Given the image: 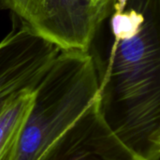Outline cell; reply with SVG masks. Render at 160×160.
<instances>
[{
  "label": "cell",
  "instance_id": "obj_5",
  "mask_svg": "<svg viewBox=\"0 0 160 160\" xmlns=\"http://www.w3.org/2000/svg\"><path fill=\"white\" fill-rule=\"evenodd\" d=\"M37 160H141L102 120L98 98Z\"/></svg>",
  "mask_w": 160,
  "mask_h": 160
},
{
  "label": "cell",
  "instance_id": "obj_2",
  "mask_svg": "<svg viewBox=\"0 0 160 160\" xmlns=\"http://www.w3.org/2000/svg\"><path fill=\"white\" fill-rule=\"evenodd\" d=\"M89 52L60 51L34 89L14 160H37L98 98Z\"/></svg>",
  "mask_w": 160,
  "mask_h": 160
},
{
  "label": "cell",
  "instance_id": "obj_3",
  "mask_svg": "<svg viewBox=\"0 0 160 160\" xmlns=\"http://www.w3.org/2000/svg\"><path fill=\"white\" fill-rule=\"evenodd\" d=\"M22 23L61 51L87 52L107 8L92 0H0Z\"/></svg>",
  "mask_w": 160,
  "mask_h": 160
},
{
  "label": "cell",
  "instance_id": "obj_6",
  "mask_svg": "<svg viewBox=\"0 0 160 160\" xmlns=\"http://www.w3.org/2000/svg\"><path fill=\"white\" fill-rule=\"evenodd\" d=\"M34 89L19 92L0 110V160H14L29 113Z\"/></svg>",
  "mask_w": 160,
  "mask_h": 160
},
{
  "label": "cell",
  "instance_id": "obj_4",
  "mask_svg": "<svg viewBox=\"0 0 160 160\" xmlns=\"http://www.w3.org/2000/svg\"><path fill=\"white\" fill-rule=\"evenodd\" d=\"M24 24L0 41V110L14 95L35 89L60 52Z\"/></svg>",
  "mask_w": 160,
  "mask_h": 160
},
{
  "label": "cell",
  "instance_id": "obj_7",
  "mask_svg": "<svg viewBox=\"0 0 160 160\" xmlns=\"http://www.w3.org/2000/svg\"><path fill=\"white\" fill-rule=\"evenodd\" d=\"M97 6L100 7V8H107V6L108 4L111 2V0H92Z\"/></svg>",
  "mask_w": 160,
  "mask_h": 160
},
{
  "label": "cell",
  "instance_id": "obj_1",
  "mask_svg": "<svg viewBox=\"0 0 160 160\" xmlns=\"http://www.w3.org/2000/svg\"><path fill=\"white\" fill-rule=\"evenodd\" d=\"M112 40L91 53L98 106L113 131L140 133L160 122V0H111Z\"/></svg>",
  "mask_w": 160,
  "mask_h": 160
}]
</instances>
